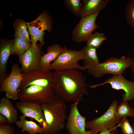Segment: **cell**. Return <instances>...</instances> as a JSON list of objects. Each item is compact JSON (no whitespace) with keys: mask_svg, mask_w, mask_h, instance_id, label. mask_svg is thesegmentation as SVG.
Returning a JSON list of instances; mask_svg holds the SVG:
<instances>
[{"mask_svg":"<svg viewBox=\"0 0 134 134\" xmlns=\"http://www.w3.org/2000/svg\"><path fill=\"white\" fill-rule=\"evenodd\" d=\"M55 95L66 102H80L88 95L86 77L80 70L63 69L53 72Z\"/></svg>","mask_w":134,"mask_h":134,"instance_id":"obj_1","label":"cell"},{"mask_svg":"<svg viewBox=\"0 0 134 134\" xmlns=\"http://www.w3.org/2000/svg\"><path fill=\"white\" fill-rule=\"evenodd\" d=\"M66 102L55 95L53 100L42 104L46 123L43 134H58L64 129L67 109Z\"/></svg>","mask_w":134,"mask_h":134,"instance_id":"obj_2","label":"cell"},{"mask_svg":"<svg viewBox=\"0 0 134 134\" xmlns=\"http://www.w3.org/2000/svg\"><path fill=\"white\" fill-rule=\"evenodd\" d=\"M132 61L130 57L126 58L124 56L120 58L112 57L87 69L89 74L96 78L101 77L106 74H121L126 69L131 67Z\"/></svg>","mask_w":134,"mask_h":134,"instance_id":"obj_3","label":"cell"},{"mask_svg":"<svg viewBox=\"0 0 134 134\" xmlns=\"http://www.w3.org/2000/svg\"><path fill=\"white\" fill-rule=\"evenodd\" d=\"M116 100L113 101L106 111L101 116L86 122V129L89 134H96L104 129L113 130L116 133L122 118L118 117L115 110L118 105Z\"/></svg>","mask_w":134,"mask_h":134,"instance_id":"obj_4","label":"cell"},{"mask_svg":"<svg viewBox=\"0 0 134 134\" xmlns=\"http://www.w3.org/2000/svg\"><path fill=\"white\" fill-rule=\"evenodd\" d=\"M82 60H83V55L81 50L69 49L64 46L63 52L51 64L49 69L56 71L75 69L84 70L87 69L86 68L80 66L78 63V62Z\"/></svg>","mask_w":134,"mask_h":134,"instance_id":"obj_5","label":"cell"},{"mask_svg":"<svg viewBox=\"0 0 134 134\" xmlns=\"http://www.w3.org/2000/svg\"><path fill=\"white\" fill-rule=\"evenodd\" d=\"M55 96L54 88L32 85L23 89H19L18 99L42 104L50 101Z\"/></svg>","mask_w":134,"mask_h":134,"instance_id":"obj_6","label":"cell"},{"mask_svg":"<svg viewBox=\"0 0 134 134\" xmlns=\"http://www.w3.org/2000/svg\"><path fill=\"white\" fill-rule=\"evenodd\" d=\"M27 24L31 36V45L34 47H37V41H40L41 45H43L44 31L46 30L50 32L51 30V20L48 15L43 12L35 20Z\"/></svg>","mask_w":134,"mask_h":134,"instance_id":"obj_7","label":"cell"},{"mask_svg":"<svg viewBox=\"0 0 134 134\" xmlns=\"http://www.w3.org/2000/svg\"><path fill=\"white\" fill-rule=\"evenodd\" d=\"M24 74L19 65L14 64L10 74L0 83V91L5 93L6 97L13 100L18 99V90Z\"/></svg>","mask_w":134,"mask_h":134,"instance_id":"obj_8","label":"cell"},{"mask_svg":"<svg viewBox=\"0 0 134 134\" xmlns=\"http://www.w3.org/2000/svg\"><path fill=\"white\" fill-rule=\"evenodd\" d=\"M100 11L81 17L72 31L73 41L77 43L87 41L93 31L100 27L96 21Z\"/></svg>","mask_w":134,"mask_h":134,"instance_id":"obj_9","label":"cell"},{"mask_svg":"<svg viewBox=\"0 0 134 134\" xmlns=\"http://www.w3.org/2000/svg\"><path fill=\"white\" fill-rule=\"evenodd\" d=\"M32 85L54 88L53 72L44 71L38 69L24 74L19 89H23Z\"/></svg>","mask_w":134,"mask_h":134,"instance_id":"obj_10","label":"cell"},{"mask_svg":"<svg viewBox=\"0 0 134 134\" xmlns=\"http://www.w3.org/2000/svg\"><path fill=\"white\" fill-rule=\"evenodd\" d=\"M109 84L114 89L122 90L125 92L123 95V101H130L134 99V81H130L125 78L122 74L113 75L107 79L103 83L88 86L90 88H94L99 86Z\"/></svg>","mask_w":134,"mask_h":134,"instance_id":"obj_11","label":"cell"},{"mask_svg":"<svg viewBox=\"0 0 134 134\" xmlns=\"http://www.w3.org/2000/svg\"><path fill=\"white\" fill-rule=\"evenodd\" d=\"M79 103H72L70 106L65 126L69 134H89L86 130V117L81 114L78 109Z\"/></svg>","mask_w":134,"mask_h":134,"instance_id":"obj_12","label":"cell"},{"mask_svg":"<svg viewBox=\"0 0 134 134\" xmlns=\"http://www.w3.org/2000/svg\"><path fill=\"white\" fill-rule=\"evenodd\" d=\"M40 48L32 45L21 56L19 61L21 65L22 73L26 74L38 69L42 56Z\"/></svg>","mask_w":134,"mask_h":134,"instance_id":"obj_13","label":"cell"},{"mask_svg":"<svg viewBox=\"0 0 134 134\" xmlns=\"http://www.w3.org/2000/svg\"><path fill=\"white\" fill-rule=\"evenodd\" d=\"M16 107L26 117L33 119L44 128L45 126L42 104L36 102L20 101L16 103Z\"/></svg>","mask_w":134,"mask_h":134,"instance_id":"obj_14","label":"cell"},{"mask_svg":"<svg viewBox=\"0 0 134 134\" xmlns=\"http://www.w3.org/2000/svg\"><path fill=\"white\" fill-rule=\"evenodd\" d=\"M63 47L59 44H53L47 47V53L42 56L38 69L44 71H50L51 62L54 61L62 53Z\"/></svg>","mask_w":134,"mask_h":134,"instance_id":"obj_15","label":"cell"},{"mask_svg":"<svg viewBox=\"0 0 134 134\" xmlns=\"http://www.w3.org/2000/svg\"><path fill=\"white\" fill-rule=\"evenodd\" d=\"M14 41H5L2 42L0 48V83L8 76L6 73L7 62L10 55Z\"/></svg>","mask_w":134,"mask_h":134,"instance_id":"obj_16","label":"cell"},{"mask_svg":"<svg viewBox=\"0 0 134 134\" xmlns=\"http://www.w3.org/2000/svg\"><path fill=\"white\" fill-rule=\"evenodd\" d=\"M0 114L7 118L9 124L15 123L17 120V111L9 99L6 97H2L0 100Z\"/></svg>","mask_w":134,"mask_h":134,"instance_id":"obj_17","label":"cell"},{"mask_svg":"<svg viewBox=\"0 0 134 134\" xmlns=\"http://www.w3.org/2000/svg\"><path fill=\"white\" fill-rule=\"evenodd\" d=\"M109 0H83L80 17L96 13L104 8Z\"/></svg>","mask_w":134,"mask_h":134,"instance_id":"obj_18","label":"cell"},{"mask_svg":"<svg viewBox=\"0 0 134 134\" xmlns=\"http://www.w3.org/2000/svg\"><path fill=\"white\" fill-rule=\"evenodd\" d=\"M26 117L21 115L20 119L15 122L16 125L21 129V132H26L29 134H43L44 129L40 127L35 122L32 121L27 120Z\"/></svg>","mask_w":134,"mask_h":134,"instance_id":"obj_19","label":"cell"},{"mask_svg":"<svg viewBox=\"0 0 134 134\" xmlns=\"http://www.w3.org/2000/svg\"><path fill=\"white\" fill-rule=\"evenodd\" d=\"M83 55L84 66L87 69L88 67L100 63L96 49L86 45L82 49Z\"/></svg>","mask_w":134,"mask_h":134,"instance_id":"obj_20","label":"cell"},{"mask_svg":"<svg viewBox=\"0 0 134 134\" xmlns=\"http://www.w3.org/2000/svg\"><path fill=\"white\" fill-rule=\"evenodd\" d=\"M15 37L20 38L31 43L27 30V23L20 19H16L14 23Z\"/></svg>","mask_w":134,"mask_h":134,"instance_id":"obj_21","label":"cell"},{"mask_svg":"<svg viewBox=\"0 0 134 134\" xmlns=\"http://www.w3.org/2000/svg\"><path fill=\"white\" fill-rule=\"evenodd\" d=\"M31 45L30 43L19 37H15L11 54L16 55L19 57L29 48Z\"/></svg>","mask_w":134,"mask_h":134,"instance_id":"obj_22","label":"cell"},{"mask_svg":"<svg viewBox=\"0 0 134 134\" xmlns=\"http://www.w3.org/2000/svg\"><path fill=\"white\" fill-rule=\"evenodd\" d=\"M115 113L117 116L120 118L133 117L134 116V109L129 105L128 101H124L117 106Z\"/></svg>","mask_w":134,"mask_h":134,"instance_id":"obj_23","label":"cell"},{"mask_svg":"<svg viewBox=\"0 0 134 134\" xmlns=\"http://www.w3.org/2000/svg\"><path fill=\"white\" fill-rule=\"evenodd\" d=\"M107 39V37L103 33L96 32L89 37L86 42V46L97 49L99 48Z\"/></svg>","mask_w":134,"mask_h":134,"instance_id":"obj_24","label":"cell"},{"mask_svg":"<svg viewBox=\"0 0 134 134\" xmlns=\"http://www.w3.org/2000/svg\"><path fill=\"white\" fill-rule=\"evenodd\" d=\"M67 8L75 15L80 17L82 4L80 0H64Z\"/></svg>","mask_w":134,"mask_h":134,"instance_id":"obj_25","label":"cell"},{"mask_svg":"<svg viewBox=\"0 0 134 134\" xmlns=\"http://www.w3.org/2000/svg\"><path fill=\"white\" fill-rule=\"evenodd\" d=\"M124 11L127 23L134 30V0H130L127 2Z\"/></svg>","mask_w":134,"mask_h":134,"instance_id":"obj_26","label":"cell"},{"mask_svg":"<svg viewBox=\"0 0 134 134\" xmlns=\"http://www.w3.org/2000/svg\"><path fill=\"white\" fill-rule=\"evenodd\" d=\"M120 127L123 134H134V125L130 124L126 117L122 118Z\"/></svg>","mask_w":134,"mask_h":134,"instance_id":"obj_27","label":"cell"},{"mask_svg":"<svg viewBox=\"0 0 134 134\" xmlns=\"http://www.w3.org/2000/svg\"><path fill=\"white\" fill-rule=\"evenodd\" d=\"M13 127L8 123L0 125V134H14Z\"/></svg>","mask_w":134,"mask_h":134,"instance_id":"obj_28","label":"cell"},{"mask_svg":"<svg viewBox=\"0 0 134 134\" xmlns=\"http://www.w3.org/2000/svg\"><path fill=\"white\" fill-rule=\"evenodd\" d=\"M96 134H117L113 130L104 129L101 130L99 133Z\"/></svg>","mask_w":134,"mask_h":134,"instance_id":"obj_29","label":"cell"},{"mask_svg":"<svg viewBox=\"0 0 134 134\" xmlns=\"http://www.w3.org/2000/svg\"><path fill=\"white\" fill-rule=\"evenodd\" d=\"M8 123L7 118L5 116L0 114V125L5 124Z\"/></svg>","mask_w":134,"mask_h":134,"instance_id":"obj_30","label":"cell"},{"mask_svg":"<svg viewBox=\"0 0 134 134\" xmlns=\"http://www.w3.org/2000/svg\"><path fill=\"white\" fill-rule=\"evenodd\" d=\"M132 63L131 67L132 71L134 75V59L132 58Z\"/></svg>","mask_w":134,"mask_h":134,"instance_id":"obj_31","label":"cell"}]
</instances>
